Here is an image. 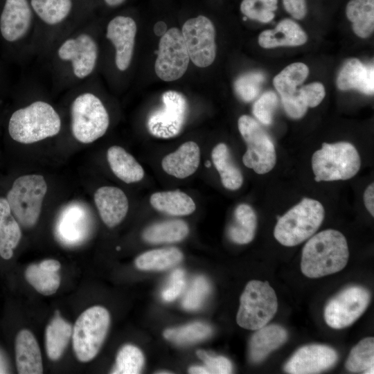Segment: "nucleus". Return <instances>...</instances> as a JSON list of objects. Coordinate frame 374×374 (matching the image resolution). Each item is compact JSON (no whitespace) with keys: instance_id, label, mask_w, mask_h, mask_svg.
Returning <instances> with one entry per match:
<instances>
[{"instance_id":"f257e3e1","label":"nucleus","mask_w":374,"mask_h":374,"mask_svg":"<svg viewBox=\"0 0 374 374\" xmlns=\"http://www.w3.org/2000/svg\"><path fill=\"white\" fill-rule=\"evenodd\" d=\"M349 257L345 236L327 229L310 237L302 251L301 269L308 278H317L342 270Z\"/></svg>"},{"instance_id":"f03ea898","label":"nucleus","mask_w":374,"mask_h":374,"mask_svg":"<svg viewBox=\"0 0 374 374\" xmlns=\"http://www.w3.org/2000/svg\"><path fill=\"white\" fill-rule=\"evenodd\" d=\"M61 120L48 103L36 101L17 109L11 116L8 132L11 138L21 143H33L57 134Z\"/></svg>"},{"instance_id":"7ed1b4c3","label":"nucleus","mask_w":374,"mask_h":374,"mask_svg":"<svg viewBox=\"0 0 374 374\" xmlns=\"http://www.w3.org/2000/svg\"><path fill=\"white\" fill-rule=\"evenodd\" d=\"M324 215V208L321 202L303 198L278 217L274 235L284 246H296L314 235L322 224Z\"/></svg>"},{"instance_id":"20e7f679","label":"nucleus","mask_w":374,"mask_h":374,"mask_svg":"<svg viewBox=\"0 0 374 374\" xmlns=\"http://www.w3.org/2000/svg\"><path fill=\"white\" fill-rule=\"evenodd\" d=\"M359 154L348 142L323 143L312 157V168L316 181L347 180L358 172Z\"/></svg>"},{"instance_id":"39448f33","label":"nucleus","mask_w":374,"mask_h":374,"mask_svg":"<svg viewBox=\"0 0 374 374\" xmlns=\"http://www.w3.org/2000/svg\"><path fill=\"white\" fill-rule=\"evenodd\" d=\"M277 309L276 294L269 283L251 280L240 296L236 321L243 328L256 330L273 319Z\"/></svg>"},{"instance_id":"423d86ee","label":"nucleus","mask_w":374,"mask_h":374,"mask_svg":"<svg viewBox=\"0 0 374 374\" xmlns=\"http://www.w3.org/2000/svg\"><path fill=\"white\" fill-rule=\"evenodd\" d=\"M110 323L109 312L100 305L85 310L77 319L72 341L76 358L81 362L92 360L98 353Z\"/></svg>"},{"instance_id":"0eeeda50","label":"nucleus","mask_w":374,"mask_h":374,"mask_svg":"<svg viewBox=\"0 0 374 374\" xmlns=\"http://www.w3.org/2000/svg\"><path fill=\"white\" fill-rule=\"evenodd\" d=\"M47 185L42 175H27L18 177L7 194L11 213L25 227L38 221Z\"/></svg>"},{"instance_id":"6e6552de","label":"nucleus","mask_w":374,"mask_h":374,"mask_svg":"<svg viewBox=\"0 0 374 374\" xmlns=\"http://www.w3.org/2000/svg\"><path fill=\"white\" fill-rule=\"evenodd\" d=\"M73 136L82 143H90L103 136L109 124L108 113L101 100L91 93L79 95L71 109Z\"/></svg>"},{"instance_id":"1a4fd4ad","label":"nucleus","mask_w":374,"mask_h":374,"mask_svg":"<svg viewBox=\"0 0 374 374\" xmlns=\"http://www.w3.org/2000/svg\"><path fill=\"white\" fill-rule=\"evenodd\" d=\"M238 126L247 146L242 157L244 166L259 175L271 171L276 165V153L270 136L256 120L247 115L239 118Z\"/></svg>"},{"instance_id":"9d476101","label":"nucleus","mask_w":374,"mask_h":374,"mask_svg":"<svg viewBox=\"0 0 374 374\" xmlns=\"http://www.w3.org/2000/svg\"><path fill=\"white\" fill-rule=\"evenodd\" d=\"M370 301L371 293L366 288L357 285L346 287L326 304V323L335 329L346 328L362 316Z\"/></svg>"},{"instance_id":"9b49d317","label":"nucleus","mask_w":374,"mask_h":374,"mask_svg":"<svg viewBox=\"0 0 374 374\" xmlns=\"http://www.w3.org/2000/svg\"><path fill=\"white\" fill-rule=\"evenodd\" d=\"M190 60L197 66H210L216 56L215 30L210 19L198 15L186 21L181 29Z\"/></svg>"},{"instance_id":"f8f14e48","label":"nucleus","mask_w":374,"mask_h":374,"mask_svg":"<svg viewBox=\"0 0 374 374\" xmlns=\"http://www.w3.org/2000/svg\"><path fill=\"white\" fill-rule=\"evenodd\" d=\"M163 107L152 112L147 121L149 132L155 137L170 139L177 136L186 121L188 103L185 96L176 91L162 95Z\"/></svg>"},{"instance_id":"ddd939ff","label":"nucleus","mask_w":374,"mask_h":374,"mask_svg":"<svg viewBox=\"0 0 374 374\" xmlns=\"http://www.w3.org/2000/svg\"><path fill=\"white\" fill-rule=\"evenodd\" d=\"M190 57L181 31L172 28L161 36L154 64L157 76L164 81H174L186 71Z\"/></svg>"},{"instance_id":"4468645a","label":"nucleus","mask_w":374,"mask_h":374,"mask_svg":"<svg viewBox=\"0 0 374 374\" xmlns=\"http://www.w3.org/2000/svg\"><path fill=\"white\" fill-rule=\"evenodd\" d=\"M337 351L326 345L310 344L299 348L284 366L292 374L319 373L332 368L337 362Z\"/></svg>"},{"instance_id":"2eb2a0df","label":"nucleus","mask_w":374,"mask_h":374,"mask_svg":"<svg viewBox=\"0 0 374 374\" xmlns=\"http://www.w3.org/2000/svg\"><path fill=\"white\" fill-rule=\"evenodd\" d=\"M59 57L71 62L73 74L84 78L93 71L97 57L98 46L95 40L87 34L65 40L57 51Z\"/></svg>"},{"instance_id":"dca6fc26","label":"nucleus","mask_w":374,"mask_h":374,"mask_svg":"<svg viewBox=\"0 0 374 374\" xmlns=\"http://www.w3.org/2000/svg\"><path fill=\"white\" fill-rule=\"evenodd\" d=\"M90 224V215L86 207L80 203H71L61 211L57 217L56 234L64 244L75 245L85 240Z\"/></svg>"},{"instance_id":"f3484780","label":"nucleus","mask_w":374,"mask_h":374,"mask_svg":"<svg viewBox=\"0 0 374 374\" xmlns=\"http://www.w3.org/2000/svg\"><path fill=\"white\" fill-rule=\"evenodd\" d=\"M136 24L130 17L118 15L107 24L106 37L116 48L115 62L120 71H125L133 55Z\"/></svg>"},{"instance_id":"a211bd4d","label":"nucleus","mask_w":374,"mask_h":374,"mask_svg":"<svg viewBox=\"0 0 374 374\" xmlns=\"http://www.w3.org/2000/svg\"><path fill=\"white\" fill-rule=\"evenodd\" d=\"M33 10L28 0H6L0 17V30L8 42L23 37L29 29Z\"/></svg>"},{"instance_id":"6ab92c4d","label":"nucleus","mask_w":374,"mask_h":374,"mask_svg":"<svg viewBox=\"0 0 374 374\" xmlns=\"http://www.w3.org/2000/svg\"><path fill=\"white\" fill-rule=\"evenodd\" d=\"M94 202L102 220L109 227L121 223L128 211L127 197L117 187L99 188L94 194Z\"/></svg>"},{"instance_id":"aec40b11","label":"nucleus","mask_w":374,"mask_h":374,"mask_svg":"<svg viewBox=\"0 0 374 374\" xmlns=\"http://www.w3.org/2000/svg\"><path fill=\"white\" fill-rule=\"evenodd\" d=\"M199 161L200 150L198 145L194 141H187L163 157L161 166L167 174L178 179H184L197 170Z\"/></svg>"},{"instance_id":"412c9836","label":"nucleus","mask_w":374,"mask_h":374,"mask_svg":"<svg viewBox=\"0 0 374 374\" xmlns=\"http://www.w3.org/2000/svg\"><path fill=\"white\" fill-rule=\"evenodd\" d=\"M287 330L276 324L265 326L251 336L249 345V357L253 363L263 361L271 352L281 346L287 339Z\"/></svg>"},{"instance_id":"4be33fe9","label":"nucleus","mask_w":374,"mask_h":374,"mask_svg":"<svg viewBox=\"0 0 374 374\" xmlns=\"http://www.w3.org/2000/svg\"><path fill=\"white\" fill-rule=\"evenodd\" d=\"M15 357L19 373H42L43 366L40 348L30 331L24 329L17 333L15 339Z\"/></svg>"},{"instance_id":"5701e85b","label":"nucleus","mask_w":374,"mask_h":374,"mask_svg":"<svg viewBox=\"0 0 374 374\" xmlns=\"http://www.w3.org/2000/svg\"><path fill=\"white\" fill-rule=\"evenodd\" d=\"M337 85L341 90L356 89L365 94H373V65L366 66L357 58L348 60L339 71Z\"/></svg>"},{"instance_id":"b1692460","label":"nucleus","mask_w":374,"mask_h":374,"mask_svg":"<svg viewBox=\"0 0 374 374\" xmlns=\"http://www.w3.org/2000/svg\"><path fill=\"white\" fill-rule=\"evenodd\" d=\"M307 39L306 33L296 22L284 19L274 29L262 31L259 35L258 44L264 48L296 46L304 44Z\"/></svg>"},{"instance_id":"393cba45","label":"nucleus","mask_w":374,"mask_h":374,"mask_svg":"<svg viewBox=\"0 0 374 374\" xmlns=\"http://www.w3.org/2000/svg\"><path fill=\"white\" fill-rule=\"evenodd\" d=\"M107 161L114 174L126 184L139 181L144 177V170L135 158L117 145L110 147Z\"/></svg>"},{"instance_id":"a878e982","label":"nucleus","mask_w":374,"mask_h":374,"mask_svg":"<svg viewBox=\"0 0 374 374\" xmlns=\"http://www.w3.org/2000/svg\"><path fill=\"white\" fill-rule=\"evenodd\" d=\"M150 203L157 211L175 216L190 215L196 208L193 199L179 190L154 193Z\"/></svg>"},{"instance_id":"bb28decb","label":"nucleus","mask_w":374,"mask_h":374,"mask_svg":"<svg viewBox=\"0 0 374 374\" xmlns=\"http://www.w3.org/2000/svg\"><path fill=\"white\" fill-rule=\"evenodd\" d=\"M21 237L20 227L12 215L7 199L0 197V256L3 259L11 258Z\"/></svg>"},{"instance_id":"cd10ccee","label":"nucleus","mask_w":374,"mask_h":374,"mask_svg":"<svg viewBox=\"0 0 374 374\" xmlns=\"http://www.w3.org/2000/svg\"><path fill=\"white\" fill-rule=\"evenodd\" d=\"M257 217L254 210L248 204H239L235 209L233 221L228 228V236L234 243L248 244L254 238Z\"/></svg>"},{"instance_id":"c85d7f7f","label":"nucleus","mask_w":374,"mask_h":374,"mask_svg":"<svg viewBox=\"0 0 374 374\" xmlns=\"http://www.w3.org/2000/svg\"><path fill=\"white\" fill-rule=\"evenodd\" d=\"M211 159L224 187L231 190L240 188L243 183L242 174L233 162L227 145L220 143L215 146L211 152Z\"/></svg>"},{"instance_id":"c756f323","label":"nucleus","mask_w":374,"mask_h":374,"mask_svg":"<svg viewBox=\"0 0 374 374\" xmlns=\"http://www.w3.org/2000/svg\"><path fill=\"white\" fill-rule=\"evenodd\" d=\"M346 14L357 36L366 38L373 33L374 0H350L346 7Z\"/></svg>"},{"instance_id":"7c9ffc66","label":"nucleus","mask_w":374,"mask_h":374,"mask_svg":"<svg viewBox=\"0 0 374 374\" xmlns=\"http://www.w3.org/2000/svg\"><path fill=\"white\" fill-rule=\"evenodd\" d=\"M72 327L60 315H55L46 329V350L50 359L55 361L62 355L72 336Z\"/></svg>"},{"instance_id":"2f4dec72","label":"nucleus","mask_w":374,"mask_h":374,"mask_svg":"<svg viewBox=\"0 0 374 374\" xmlns=\"http://www.w3.org/2000/svg\"><path fill=\"white\" fill-rule=\"evenodd\" d=\"M188 224L179 220H168L154 224L143 233V240L148 242L171 243L184 239L188 234Z\"/></svg>"},{"instance_id":"473e14b6","label":"nucleus","mask_w":374,"mask_h":374,"mask_svg":"<svg viewBox=\"0 0 374 374\" xmlns=\"http://www.w3.org/2000/svg\"><path fill=\"white\" fill-rule=\"evenodd\" d=\"M183 258V254L175 247L153 249L139 256L136 260V267L141 270H164L179 264Z\"/></svg>"},{"instance_id":"72a5a7b5","label":"nucleus","mask_w":374,"mask_h":374,"mask_svg":"<svg viewBox=\"0 0 374 374\" xmlns=\"http://www.w3.org/2000/svg\"><path fill=\"white\" fill-rule=\"evenodd\" d=\"M309 74V68L302 62H295L287 66L274 80L273 84L281 97L293 94Z\"/></svg>"},{"instance_id":"f704fd0d","label":"nucleus","mask_w":374,"mask_h":374,"mask_svg":"<svg viewBox=\"0 0 374 374\" xmlns=\"http://www.w3.org/2000/svg\"><path fill=\"white\" fill-rule=\"evenodd\" d=\"M30 3L35 13L48 25L63 21L73 6L72 0H30Z\"/></svg>"},{"instance_id":"c9c22d12","label":"nucleus","mask_w":374,"mask_h":374,"mask_svg":"<svg viewBox=\"0 0 374 374\" xmlns=\"http://www.w3.org/2000/svg\"><path fill=\"white\" fill-rule=\"evenodd\" d=\"M374 339H362L351 350L346 362V368L353 373H373Z\"/></svg>"},{"instance_id":"e433bc0d","label":"nucleus","mask_w":374,"mask_h":374,"mask_svg":"<svg viewBox=\"0 0 374 374\" xmlns=\"http://www.w3.org/2000/svg\"><path fill=\"white\" fill-rule=\"evenodd\" d=\"M213 332L210 326L203 322H194L179 328H168L163 332L164 337L178 344H188L202 341Z\"/></svg>"},{"instance_id":"4c0bfd02","label":"nucleus","mask_w":374,"mask_h":374,"mask_svg":"<svg viewBox=\"0 0 374 374\" xmlns=\"http://www.w3.org/2000/svg\"><path fill=\"white\" fill-rule=\"evenodd\" d=\"M25 278L41 294H55L60 285V277L57 271L43 269L39 265L32 264L25 271Z\"/></svg>"},{"instance_id":"58836bf2","label":"nucleus","mask_w":374,"mask_h":374,"mask_svg":"<svg viewBox=\"0 0 374 374\" xmlns=\"http://www.w3.org/2000/svg\"><path fill=\"white\" fill-rule=\"evenodd\" d=\"M144 356L137 347L127 344L118 351L114 368L112 373L115 374H137L144 365Z\"/></svg>"},{"instance_id":"ea45409f","label":"nucleus","mask_w":374,"mask_h":374,"mask_svg":"<svg viewBox=\"0 0 374 374\" xmlns=\"http://www.w3.org/2000/svg\"><path fill=\"white\" fill-rule=\"evenodd\" d=\"M278 8V0H242L240 9L247 17L262 23L271 21Z\"/></svg>"},{"instance_id":"a19ab883","label":"nucleus","mask_w":374,"mask_h":374,"mask_svg":"<svg viewBox=\"0 0 374 374\" xmlns=\"http://www.w3.org/2000/svg\"><path fill=\"white\" fill-rule=\"evenodd\" d=\"M211 291L210 283L202 276H196L186 292L182 306L187 310H196L204 303Z\"/></svg>"},{"instance_id":"79ce46f5","label":"nucleus","mask_w":374,"mask_h":374,"mask_svg":"<svg viewBox=\"0 0 374 374\" xmlns=\"http://www.w3.org/2000/svg\"><path fill=\"white\" fill-rule=\"evenodd\" d=\"M265 80L263 74L250 72L240 75L234 83L235 90L238 96L245 102H250L259 94Z\"/></svg>"},{"instance_id":"37998d69","label":"nucleus","mask_w":374,"mask_h":374,"mask_svg":"<svg viewBox=\"0 0 374 374\" xmlns=\"http://www.w3.org/2000/svg\"><path fill=\"white\" fill-rule=\"evenodd\" d=\"M278 104L276 93L269 91L264 93L253 104V114L263 125L272 123L274 112Z\"/></svg>"},{"instance_id":"c03bdc74","label":"nucleus","mask_w":374,"mask_h":374,"mask_svg":"<svg viewBox=\"0 0 374 374\" xmlns=\"http://www.w3.org/2000/svg\"><path fill=\"white\" fill-rule=\"evenodd\" d=\"M186 286L184 271L175 269L170 274L168 283L161 292L163 301L170 302L176 299L184 291Z\"/></svg>"},{"instance_id":"a18cd8bd","label":"nucleus","mask_w":374,"mask_h":374,"mask_svg":"<svg viewBox=\"0 0 374 374\" xmlns=\"http://www.w3.org/2000/svg\"><path fill=\"white\" fill-rule=\"evenodd\" d=\"M281 100L286 114L292 118H302L308 108L306 100L299 89L290 96L281 97Z\"/></svg>"},{"instance_id":"49530a36","label":"nucleus","mask_w":374,"mask_h":374,"mask_svg":"<svg viewBox=\"0 0 374 374\" xmlns=\"http://www.w3.org/2000/svg\"><path fill=\"white\" fill-rule=\"evenodd\" d=\"M197 357L205 364L209 373H231L233 366L229 359L223 356H212L204 350L197 351Z\"/></svg>"},{"instance_id":"de8ad7c7","label":"nucleus","mask_w":374,"mask_h":374,"mask_svg":"<svg viewBox=\"0 0 374 374\" xmlns=\"http://www.w3.org/2000/svg\"><path fill=\"white\" fill-rule=\"evenodd\" d=\"M300 92L305 98L308 107H314L319 105L326 96V90L320 82H312L299 89Z\"/></svg>"},{"instance_id":"09e8293b","label":"nucleus","mask_w":374,"mask_h":374,"mask_svg":"<svg viewBox=\"0 0 374 374\" xmlns=\"http://www.w3.org/2000/svg\"><path fill=\"white\" fill-rule=\"evenodd\" d=\"M285 10L294 19H302L307 13L306 0H282Z\"/></svg>"},{"instance_id":"8fccbe9b","label":"nucleus","mask_w":374,"mask_h":374,"mask_svg":"<svg viewBox=\"0 0 374 374\" xmlns=\"http://www.w3.org/2000/svg\"><path fill=\"white\" fill-rule=\"evenodd\" d=\"M365 207L372 216H374V184H371L364 193Z\"/></svg>"},{"instance_id":"3c124183","label":"nucleus","mask_w":374,"mask_h":374,"mask_svg":"<svg viewBox=\"0 0 374 374\" xmlns=\"http://www.w3.org/2000/svg\"><path fill=\"white\" fill-rule=\"evenodd\" d=\"M39 265L43 269L51 271H57L61 267L60 262L54 259L44 260Z\"/></svg>"},{"instance_id":"603ef678","label":"nucleus","mask_w":374,"mask_h":374,"mask_svg":"<svg viewBox=\"0 0 374 374\" xmlns=\"http://www.w3.org/2000/svg\"><path fill=\"white\" fill-rule=\"evenodd\" d=\"M153 30L154 34L157 36L163 35L168 30L166 23L162 21L157 22L154 26Z\"/></svg>"},{"instance_id":"864d4df0","label":"nucleus","mask_w":374,"mask_h":374,"mask_svg":"<svg viewBox=\"0 0 374 374\" xmlns=\"http://www.w3.org/2000/svg\"><path fill=\"white\" fill-rule=\"evenodd\" d=\"M190 373L208 374L209 371L206 366H192L188 369Z\"/></svg>"},{"instance_id":"5fc2aeb1","label":"nucleus","mask_w":374,"mask_h":374,"mask_svg":"<svg viewBox=\"0 0 374 374\" xmlns=\"http://www.w3.org/2000/svg\"><path fill=\"white\" fill-rule=\"evenodd\" d=\"M126 0H104L109 7H117L123 4Z\"/></svg>"},{"instance_id":"6e6d98bb","label":"nucleus","mask_w":374,"mask_h":374,"mask_svg":"<svg viewBox=\"0 0 374 374\" xmlns=\"http://www.w3.org/2000/svg\"><path fill=\"white\" fill-rule=\"evenodd\" d=\"M8 373L7 366L3 355L0 353V373Z\"/></svg>"}]
</instances>
